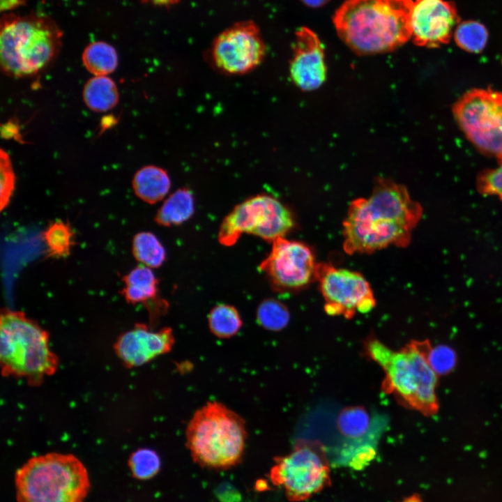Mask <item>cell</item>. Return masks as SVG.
I'll return each mask as SVG.
<instances>
[{
	"label": "cell",
	"instance_id": "cell-21",
	"mask_svg": "<svg viewBox=\"0 0 502 502\" xmlns=\"http://www.w3.org/2000/svg\"><path fill=\"white\" fill-rule=\"evenodd\" d=\"M82 59L86 69L94 76H107L118 65L115 48L104 41H94L84 50Z\"/></svg>",
	"mask_w": 502,
	"mask_h": 502
},
{
	"label": "cell",
	"instance_id": "cell-20",
	"mask_svg": "<svg viewBox=\"0 0 502 502\" xmlns=\"http://www.w3.org/2000/svg\"><path fill=\"white\" fill-rule=\"evenodd\" d=\"M119 96L115 82L107 76H94L87 81L83 89L84 103L96 112L113 109L119 101Z\"/></svg>",
	"mask_w": 502,
	"mask_h": 502
},
{
	"label": "cell",
	"instance_id": "cell-8",
	"mask_svg": "<svg viewBox=\"0 0 502 502\" xmlns=\"http://www.w3.org/2000/svg\"><path fill=\"white\" fill-rule=\"evenodd\" d=\"M452 114L467 139L480 151L502 162V92L471 89L453 105Z\"/></svg>",
	"mask_w": 502,
	"mask_h": 502
},
{
	"label": "cell",
	"instance_id": "cell-28",
	"mask_svg": "<svg viewBox=\"0 0 502 502\" xmlns=\"http://www.w3.org/2000/svg\"><path fill=\"white\" fill-rule=\"evenodd\" d=\"M427 358L429 365L437 375L451 372L457 362L455 351L446 345H437L435 347L431 346Z\"/></svg>",
	"mask_w": 502,
	"mask_h": 502
},
{
	"label": "cell",
	"instance_id": "cell-30",
	"mask_svg": "<svg viewBox=\"0 0 502 502\" xmlns=\"http://www.w3.org/2000/svg\"><path fill=\"white\" fill-rule=\"evenodd\" d=\"M496 169H487L481 172L476 181L478 190L484 195L502 197V162Z\"/></svg>",
	"mask_w": 502,
	"mask_h": 502
},
{
	"label": "cell",
	"instance_id": "cell-2",
	"mask_svg": "<svg viewBox=\"0 0 502 502\" xmlns=\"http://www.w3.org/2000/svg\"><path fill=\"white\" fill-rule=\"evenodd\" d=\"M412 0H345L333 17L337 34L353 52L397 50L411 38Z\"/></svg>",
	"mask_w": 502,
	"mask_h": 502
},
{
	"label": "cell",
	"instance_id": "cell-7",
	"mask_svg": "<svg viewBox=\"0 0 502 502\" xmlns=\"http://www.w3.org/2000/svg\"><path fill=\"white\" fill-rule=\"evenodd\" d=\"M17 502H84L90 479L82 462L72 454L35 456L15 475Z\"/></svg>",
	"mask_w": 502,
	"mask_h": 502
},
{
	"label": "cell",
	"instance_id": "cell-34",
	"mask_svg": "<svg viewBox=\"0 0 502 502\" xmlns=\"http://www.w3.org/2000/svg\"><path fill=\"white\" fill-rule=\"evenodd\" d=\"M402 502H422V501L418 495H413L405 498Z\"/></svg>",
	"mask_w": 502,
	"mask_h": 502
},
{
	"label": "cell",
	"instance_id": "cell-14",
	"mask_svg": "<svg viewBox=\"0 0 502 502\" xmlns=\"http://www.w3.org/2000/svg\"><path fill=\"white\" fill-rule=\"evenodd\" d=\"M459 17L455 5L446 0H416L411 17V38L415 45L435 48L447 44Z\"/></svg>",
	"mask_w": 502,
	"mask_h": 502
},
{
	"label": "cell",
	"instance_id": "cell-33",
	"mask_svg": "<svg viewBox=\"0 0 502 502\" xmlns=\"http://www.w3.org/2000/svg\"><path fill=\"white\" fill-rule=\"evenodd\" d=\"M306 6L317 8L326 5L330 0H301Z\"/></svg>",
	"mask_w": 502,
	"mask_h": 502
},
{
	"label": "cell",
	"instance_id": "cell-29",
	"mask_svg": "<svg viewBox=\"0 0 502 502\" xmlns=\"http://www.w3.org/2000/svg\"><path fill=\"white\" fill-rule=\"evenodd\" d=\"M0 185H1V210L8 205L15 190V176L10 158L7 152L0 151Z\"/></svg>",
	"mask_w": 502,
	"mask_h": 502
},
{
	"label": "cell",
	"instance_id": "cell-27",
	"mask_svg": "<svg viewBox=\"0 0 502 502\" xmlns=\"http://www.w3.org/2000/svg\"><path fill=\"white\" fill-rule=\"evenodd\" d=\"M128 466L133 476L139 480H148L155 476L161 466L158 453L149 448H140L129 457Z\"/></svg>",
	"mask_w": 502,
	"mask_h": 502
},
{
	"label": "cell",
	"instance_id": "cell-13",
	"mask_svg": "<svg viewBox=\"0 0 502 502\" xmlns=\"http://www.w3.org/2000/svg\"><path fill=\"white\" fill-rule=\"evenodd\" d=\"M272 243L270 252L259 268L266 275L274 290H298L314 279L317 263L308 246L284 237H280Z\"/></svg>",
	"mask_w": 502,
	"mask_h": 502
},
{
	"label": "cell",
	"instance_id": "cell-12",
	"mask_svg": "<svg viewBox=\"0 0 502 502\" xmlns=\"http://www.w3.org/2000/svg\"><path fill=\"white\" fill-rule=\"evenodd\" d=\"M266 47L257 24L251 20L234 23L214 38L211 54L215 66L229 75H242L263 61Z\"/></svg>",
	"mask_w": 502,
	"mask_h": 502
},
{
	"label": "cell",
	"instance_id": "cell-3",
	"mask_svg": "<svg viewBox=\"0 0 502 502\" xmlns=\"http://www.w3.org/2000/svg\"><path fill=\"white\" fill-rule=\"evenodd\" d=\"M428 340L412 341L394 351L374 337L368 338L365 351L384 371L383 390L392 394L401 404L432 416L439 409L436 396L438 375L429 365L427 354Z\"/></svg>",
	"mask_w": 502,
	"mask_h": 502
},
{
	"label": "cell",
	"instance_id": "cell-1",
	"mask_svg": "<svg viewBox=\"0 0 502 502\" xmlns=\"http://www.w3.org/2000/svg\"><path fill=\"white\" fill-rule=\"evenodd\" d=\"M422 212L405 186L376 178L370 195L352 201L349 206L342 223L344 252L370 254L390 245L407 246Z\"/></svg>",
	"mask_w": 502,
	"mask_h": 502
},
{
	"label": "cell",
	"instance_id": "cell-4",
	"mask_svg": "<svg viewBox=\"0 0 502 502\" xmlns=\"http://www.w3.org/2000/svg\"><path fill=\"white\" fill-rule=\"evenodd\" d=\"M63 32L50 16L5 13L0 24L1 70L13 77L36 74L59 54Z\"/></svg>",
	"mask_w": 502,
	"mask_h": 502
},
{
	"label": "cell",
	"instance_id": "cell-32",
	"mask_svg": "<svg viewBox=\"0 0 502 502\" xmlns=\"http://www.w3.org/2000/svg\"><path fill=\"white\" fill-rule=\"evenodd\" d=\"M143 3L152 6L169 8L179 3L181 0H141Z\"/></svg>",
	"mask_w": 502,
	"mask_h": 502
},
{
	"label": "cell",
	"instance_id": "cell-35",
	"mask_svg": "<svg viewBox=\"0 0 502 502\" xmlns=\"http://www.w3.org/2000/svg\"><path fill=\"white\" fill-rule=\"evenodd\" d=\"M500 199H501V201H502V197H500Z\"/></svg>",
	"mask_w": 502,
	"mask_h": 502
},
{
	"label": "cell",
	"instance_id": "cell-31",
	"mask_svg": "<svg viewBox=\"0 0 502 502\" xmlns=\"http://www.w3.org/2000/svg\"><path fill=\"white\" fill-rule=\"evenodd\" d=\"M26 0H0L1 10L10 11L24 5Z\"/></svg>",
	"mask_w": 502,
	"mask_h": 502
},
{
	"label": "cell",
	"instance_id": "cell-10",
	"mask_svg": "<svg viewBox=\"0 0 502 502\" xmlns=\"http://www.w3.org/2000/svg\"><path fill=\"white\" fill-rule=\"evenodd\" d=\"M270 478L275 485L283 488L290 501L305 500L329 484L326 452L317 443L300 442L291 452L275 459Z\"/></svg>",
	"mask_w": 502,
	"mask_h": 502
},
{
	"label": "cell",
	"instance_id": "cell-6",
	"mask_svg": "<svg viewBox=\"0 0 502 502\" xmlns=\"http://www.w3.org/2000/svg\"><path fill=\"white\" fill-rule=\"evenodd\" d=\"M0 361L2 375L23 378L33 386L40 385L59 366L49 333L23 312L9 310L1 314Z\"/></svg>",
	"mask_w": 502,
	"mask_h": 502
},
{
	"label": "cell",
	"instance_id": "cell-5",
	"mask_svg": "<svg viewBox=\"0 0 502 502\" xmlns=\"http://www.w3.org/2000/svg\"><path fill=\"white\" fill-rule=\"evenodd\" d=\"M248 432L245 420L217 402L198 409L185 428L186 446L193 460L201 466L225 469L238 464Z\"/></svg>",
	"mask_w": 502,
	"mask_h": 502
},
{
	"label": "cell",
	"instance_id": "cell-23",
	"mask_svg": "<svg viewBox=\"0 0 502 502\" xmlns=\"http://www.w3.org/2000/svg\"><path fill=\"white\" fill-rule=\"evenodd\" d=\"M210 331L215 337L228 339L236 335L243 326L238 310L228 304H218L213 307L208 315Z\"/></svg>",
	"mask_w": 502,
	"mask_h": 502
},
{
	"label": "cell",
	"instance_id": "cell-26",
	"mask_svg": "<svg viewBox=\"0 0 502 502\" xmlns=\"http://www.w3.org/2000/svg\"><path fill=\"white\" fill-rule=\"evenodd\" d=\"M257 323L264 329L279 331L284 328L290 319L287 307L274 298L264 300L257 309Z\"/></svg>",
	"mask_w": 502,
	"mask_h": 502
},
{
	"label": "cell",
	"instance_id": "cell-18",
	"mask_svg": "<svg viewBox=\"0 0 502 502\" xmlns=\"http://www.w3.org/2000/svg\"><path fill=\"white\" fill-rule=\"evenodd\" d=\"M122 294L132 304L148 303L156 299L158 281L151 268L139 264L123 278Z\"/></svg>",
	"mask_w": 502,
	"mask_h": 502
},
{
	"label": "cell",
	"instance_id": "cell-11",
	"mask_svg": "<svg viewBox=\"0 0 502 502\" xmlns=\"http://www.w3.org/2000/svg\"><path fill=\"white\" fill-rule=\"evenodd\" d=\"M314 279L325 301L324 310L332 316L352 318L366 313L376 305L368 281L360 273L336 268L330 263H317Z\"/></svg>",
	"mask_w": 502,
	"mask_h": 502
},
{
	"label": "cell",
	"instance_id": "cell-19",
	"mask_svg": "<svg viewBox=\"0 0 502 502\" xmlns=\"http://www.w3.org/2000/svg\"><path fill=\"white\" fill-rule=\"evenodd\" d=\"M195 211L192 192L182 188L170 195L158 209L155 221L157 224L169 227L180 225L192 217Z\"/></svg>",
	"mask_w": 502,
	"mask_h": 502
},
{
	"label": "cell",
	"instance_id": "cell-16",
	"mask_svg": "<svg viewBox=\"0 0 502 502\" xmlns=\"http://www.w3.org/2000/svg\"><path fill=\"white\" fill-rule=\"evenodd\" d=\"M174 344L175 337L171 328L153 330L144 324H137L117 338L114 348L123 364L131 368L142 366L169 353Z\"/></svg>",
	"mask_w": 502,
	"mask_h": 502
},
{
	"label": "cell",
	"instance_id": "cell-24",
	"mask_svg": "<svg viewBox=\"0 0 502 502\" xmlns=\"http://www.w3.org/2000/svg\"><path fill=\"white\" fill-rule=\"evenodd\" d=\"M134 257L146 266L158 268L165 260V250L158 238L151 232L137 234L132 240Z\"/></svg>",
	"mask_w": 502,
	"mask_h": 502
},
{
	"label": "cell",
	"instance_id": "cell-17",
	"mask_svg": "<svg viewBox=\"0 0 502 502\" xmlns=\"http://www.w3.org/2000/svg\"><path fill=\"white\" fill-rule=\"evenodd\" d=\"M135 194L142 201L154 204L161 201L168 193L171 181L165 170L153 166H145L139 169L132 179Z\"/></svg>",
	"mask_w": 502,
	"mask_h": 502
},
{
	"label": "cell",
	"instance_id": "cell-15",
	"mask_svg": "<svg viewBox=\"0 0 502 502\" xmlns=\"http://www.w3.org/2000/svg\"><path fill=\"white\" fill-rule=\"evenodd\" d=\"M290 77L301 90L319 88L326 79L327 68L323 44L312 29L302 26L295 33Z\"/></svg>",
	"mask_w": 502,
	"mask_h": 502
},
{
	"label": "cell",
	"instance_id": "cell-9",
	"mask_svg": "<svg viewBox=\"0 0 502 502\" xmlns=\"http://www.w3.org/2000/svg\"><path fill=\"white\" fill-rule=\"evenodd\" d=\"M294 226L291 211L279 200L268 195H257L236 205L224 218L218 241L234 245L245 233L273 242L284 237Z\"/></svg>",
	"mask_w": 502,
	"mask_h": 502
},
{
	"label": "cell",
	"instance_id": "cell-22",
	"mask_svg": "<svg viewBox=\"0 0 502 502\" xmlns=\"http://www.w3.org/2000/svg\"><path fill=\"white\" fill-rule=\"evenodd\" d=\"M46 252L52 258H63L70 255L75 244V233L69 223L56 220L46 227L43 233Z\"/></svg>",
	"mask_w": 502,
	"mask_h": 502
},
{
	"label": "cell",
	"instance_id": "cell-25",
	"mask_svg": "<svg viewBox=\"0 0 502 502\" xmlns=\"http://www.w3.org/2000/svg\"><path fill=\"white\" fill-rule=\"evenodd\" d=\"M453 38L457 45L471 53L482 52L488 40V31L482 23L476 20L459 22L455 29Z\"/></svg>",
	"mask_w": 502,
	"mask_h": 502
}]
</instances>
